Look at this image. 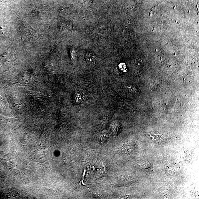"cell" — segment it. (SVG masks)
<instances>
[{
  "label": "cell",
  "mask_w": 199,
  "mask_h": 199,
  "mask_svg": "<svg viewBox=\"0 0 199 199\" xmlns=\"http://www.w3.org/2000/svg\"><path fill=\"white\" fill-rule=\"evenodd\" d=\"M86 58L88 63H93L95 61V57L91 53H87L86 54Z\"/></svg>",
  "instance_id": "1"
}]
</instances>
